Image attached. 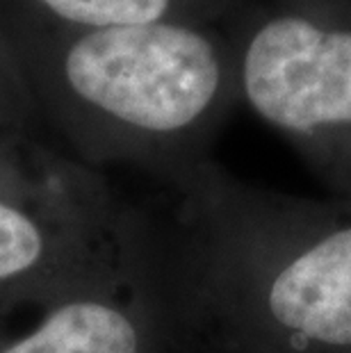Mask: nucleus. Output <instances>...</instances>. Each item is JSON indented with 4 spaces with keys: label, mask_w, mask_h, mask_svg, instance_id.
<instances>
[{
    "label": "nucleus",
    "mask_w": 351,
    "mask_h": 353,
    "mask_svg": "<svg viewBox=\"0 0 351 353\" xmlns=\"http://www.w3.org/2000/svg\"><path fill=\"white\" fill-rule=\"evenodd\" d=\"M3 26L37 112L87 167L176 162L237 89L233 43L208 21L66 30L21 14Z\"/></svg>",
    "instance_id": "1"
},
{
    "label": "nucleus",
    "mask_w": 351,
    "mask_h": 353,
    "mask_svg": "<svg viewBox=\"0 0 351 353\" xmlns=\"http://www.w3.org/2000/svg\"><path fill=\"white\" fill-rule=\"evenodd\" d=\"M135 232L92 167L0 125V319L139 274Z\"/></svg>",
    "instance_id": "2"
},
{
    "label": "nucleus",
    "mask_w": 351,
    "mask_h": 353,
    "mask_svg": "<svg viewBox=\"0 0 351 353\" xmlns=\"http://www.w3.org/2000/svg\"><path fill=\"white\" fill-rule=\"evenodd\" d=\"M233 48L237 92L263 121L299 139L351 134V0H270Z\"/></svg>",
    "instance_id": "3"
},
{
    "label": "nucleus",
    "mask_w": 351,
    "mask_h": 353,
    "mask_svg": "<svg viewBox=\"0 0 351 353\" xmlns=\"http://www.w3.org/2000/svg\"><path fill=\"white\" fill-rule=\"evenodd\" d=\"M276 328L326 347H351V226L297 253L263 288Z\"/></svg>",
    "instance_id": "4"
},
{
    "label": "nucleus",
    "mask_w": 351,
    "mask_h": 353,
    "mask_svg": "<svg viewBox=\"0 0 351 353\" xmlns=\"http://www.w3.org/2000/svg\"><path fill=\"white\" fill-rule=\"evenodd\" d=\"M137 276L41 307L30 330L0 337V353H155L151 312L137 296Z\"/></svg>",
    "instance_id": "5"
},
{
    "label": "nucleus",
    "mask_w": 351,
    "mask_h": 353,
    "mask_svg": "<svg viewBox=\"0 0 351 353\" xmlns=\"http://www.w3.org/2000/svg\"><path fill=\"white\" fill-rule=\"evenodd\" d=\"M26 14L66 30L217 19L242 0H21Z\"/></svg>",
    "instance_id": "6"
},
{
    "label": "nucleus",
    "mask_w": 351,
    "mask_h": 353,
    "mask_svg": "<svg viewBox=\"0 0 351 353\" xmlns=\"http://www.w3.org/2000/svg\"><path fill=\"white\" fill-rule=\"evenodd\" d=\"M39 114L32 96L28 92L10 37L0 21V125L32 130V119Z\"/></svg>",
    "instance_id": "7"
}]
</instances>
